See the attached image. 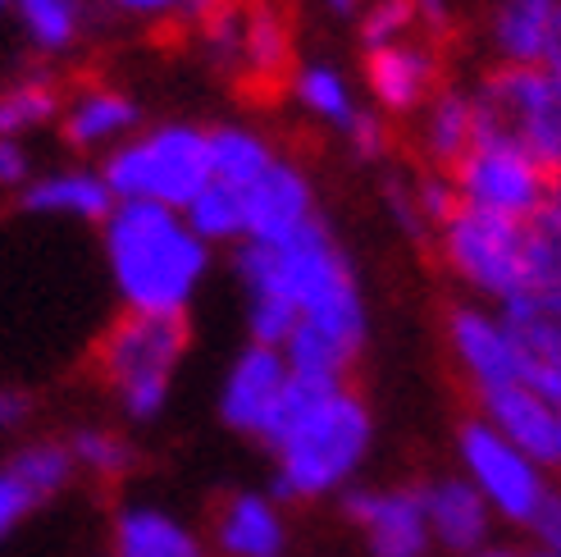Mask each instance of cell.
Instances as JSON below:
<instances>
[{"mask_svg":"<svg viewBox=\"0 0 561 557\" xmlns=\"http://www.w3.org/2000/svg\"><path fill=\"white\" fill-rule=\"evenodd\" d=\"M105 261L128 311L183 316L206 274V242L183 211L119 202L105 219Z\"/></svg>","mask_w":561,"mask_h":557,"instance_id":"6da1fadb","label":"cell"},{"mask_svg":"<svg viewBox=\"0 0 561 557\" xmlns=\"http://www.w3.org/2000/svg\"><path fill=\"white\" fill-rule=\"evenodd\" d=\"M370 443V411L356 388L339 384L333 394L278 439V498H316L343 485Z\"/></svg>","mask_w":561,"mask_h":557,"instance_id":"7a4b0ae2","label":"cell"},{"mask_svg":"<svg viewBox=\"0 0 561 557\" xmlns=\"http://www.w3.org/2000/svg\"><path fill=\"white\" fill-rule=\"evenodd\" d=\"M101 179L115 192V202L183 211L210 183V133L187 124H164L142 137H128V143L110 151Z\"/></svg>","mask_w":561,"mask_h":557,"instance_id":"3957f363","label":"cell"},{"mask_svg":"<svg viewBox=\"0 0 561 557\" xmlns=\"http://www.w3.org/2000/svg\"><path fill=\"white\" fill-rule=\"evenodd\" d=\"M187 348L183 316L124 311L96 343V375L115 388L133 421H151L170 398V375Z\"/></svg>","mask_w":561,"mask_h":557,"instance_id":"277c9868","label":"cell"},{"mask_svg":"<svg viewBox=\"0 0 561 557\" xmlns=\"http://www.w3.org/2000/svg\"><path fill=\"white\" fill-rule=\"evenodd\" d=\"M474 105V137H512L561 183V73L507 65L497 69Z\"/></svg>","mask_w":561,"mask_h":557,"instance_id":"5b68a950","label":"cell"},{"mask_svg":"<svg viewBox=\"0 0 561 557\" xmlns=\"http://www.w3.org/2000/svg\"><path fill=\"white\" fill-rule=\"evenodd\" d=\"M453 187L466 206H480L507 219H529L552 197L543 164L512 137H474L470 151L453 164Z\"/></svg>","mask_w":561,"mask_h":557,"instance_id":"8992f818","label":"cell"},{"mask_svg":"<svg viewBox=\"0 0 561 557\" xmlns=\"http://www.w3.org/2000/svg\"><path fill=\"white\" fill-rule=\"evenodd\" d=\"M443 252L461 278L493 297H525V219L466 206L443 225Z\"/></svg>","mask_w":561,"mask_h":557,"instance_id":"52a82bcc","label":"cell"},{"mask_svg":"<svg viewBox=\"0 0 561 557\" xmlns=\"http://www.w3.org/2000/svg\"><path fill=\"white\" fill-rule=\"evenodd\" d=\"M461 457L470 466V476L480 480V489L512 521H535L539 516L543 498H548V489L539 480V462H529L512 439H502L484 421H470V425H461Z\"/></svg>","mask_w":561,"mask_h":557,"instance_id":"ba28073f","label":"cell"},{"mask_svg":"<svg viewBox=\"0 0 561 557\" xmlns=\"http://www.w3.org/2000/svg\"><path fill=\"white\" fill-rule=\"evenodd\" d=\"M238 88L251 101H278L297 78L293 69V27L274 0H251L242 14V50H238Z\"/></svg>","mask_w":561,"mask_h":557,"instance_id":"9c48e42d","label":"cell"},{"mask_svg":"<svg viewBox=\"0 0 561 557\" xmlns=\"http://www.w3.org/2000/svg\"><path fill=\"white\" fill-rule=\"evenodd\" d=\"M301 225H311V187L293 164L274 160L270 170L242 192V234L251 242H284Z\"/></svg>","mask_w":561,"mask_h":557,"instance_id":"30bf717a","label":"cell"},{"mask_svg":"<svg viewBox=\"0 0 561 557\" xmlns=\"http://www.w3.org/2000/svg\"><path fill=\"white\" fill-rule=\"evenodd\" d=\"M347 516L366 525L375 557H420L430 544L425 493H347Z\"/></svg>","mask_w":561,"mask_h":557,"instance_id":"8fae6325","label":"cell"},{"mask_svg":"<svg viewBox=\"0 0 561 557\" xmlns=\"http://www.w3.org/2000/svg\"><path fill=\"white\" fill-rule=\"evenodd\" d=\"M288 384V356H278V348H247L238 356V366L224 379V421L242 434H265L274 402Z\"/></svg>","mask_w":561,"mask_h":557,"instance_id":"7c38bea8","label":"cell"},{"mask_svg":"<svg viewBox=\"0 0 561 557\" xmlns=\"http://www.w3.org/2000/svg\"><path fill=\"white\" fill-rule=\"evenodd\" d=\"M489 421L502 439H512L516 448L529 462H561V411L552 402H543L535 388L525 384H507V388H493V394H480Z\"/></svg>","mask_w":561,"mask_h":557,"instance_id":"4fadbf2b","label":"cell"},{"mask_svg":"<svg viewBox=\"0 0 561 557\" xmlns=\"http://www.w3.org/2000/svg\"><path fill=\"white\" fill-rule=\"evenodd\" d=\"M447 333H453L457 361L466 366L474 394H493V388L520 384L516 348H512V339H507V329L502 325H489L484 316H474V311H453Z\"/></svg>","mask_w":561,"mask_h":557,"instance_id":"5bb4252c","label":"cell"},{"mask_svg":"<svg viewBox=\"0 0 561 557\" xmlns=\"http://www.w3.org/2000/svg\"><path fill=\"white\" fill-rule=\"evenodd\" d=\"M366 73H370L375 96H379L388 110L407 115V110L425 105L434 78H438V60H434L430 46H407V42H398V46L370 50Z\"/></svg>","mask_w":561,"mask_h":557,"instance_id":"9a60e30c","label":"cell"},{"mask_svg":"<svg viewBox=\"0 0 561 557\" xmlns=\"http://www.w3.org/2000/svg\"><path fill=\"white\" fill-rule=\"evenodd\" d=\"M215 539L229 557H278L284 553V521L256 493H233L219 503Z\"/></svg>","mask_w":561,"mask_h":557,"instance_id":"2e32d148","label":"cell"},{"mask_svg":"<svg viewBox=\"0 0 561 557\" xmlns=\"http://www.w3.org/2000/svg\"><path fill=\"white\" fill-rule=\"evenodd\" d=\"M23 206L37 211V215H69V219H110L115 211V192L105 187L101 174L92 170H60V174H46L33 179V187H23Z\"/></svg>","mask_w":561,"mask_h":557,"instance_id":"e0dca14e","label":"cell"},{"mask_svg":"<svg viewBox=\"0 0 561 557\" xmlns=\"http://www.w3.org/2000/svg\"><path fill=\"white\" fill-rule=\"evenodd\" d=\"M133 124H137V105L115 88H82L65 105V137L82 151L124 143V133Z\"/></svg>","mask_w":561,"mask_h":557,"instance_id":"ac0fdd59","label":"cell"},{"mask_svg":"<svg viewBox=\"0 0 561 557\" xmlns=\"http://www.w3.org/2000/svg\"><path fill=\"white\" fill-rule=\"evenodd\" d=\"M115 553L119 557H206L202 539L170 512L156 508H124L115 521Z\"/></svg>","mask_w":561,"mask_h":557,"instance_id":"d6986e66","label":"cell"},{"mask_svg":"<svg viewBox=\"0 0 561 557\" xmlns=\"http://www.w3.org/2000/svg\"><path fill=\"white\" fill-rule=\"evenodd\" d=\"M430 535H438L453 553H470L484 539V498L461 480H443L425 493Z\"/></svg>","mask_w":561,"mask_h":557,"instance_id":"ffe728a7","label":"cell"},{"mask_svg":"<svg viewBox=\"0 0 561 557\" xmlns=\"http://www.w3.org/2000/svg\"><path fill=\"white\" fill-rule=\"evenodd\" d=\"M552 14L557 0H507L497 10V46L512 65L539 69L548 55V37H552Z\"/></svg>","mask_w":561,"mask_h":557,"instance_id":"44dd1931","label":"cell"},{"mask_svg":"<svg viewBox=\"0 0 561 557\" xmlns=\"http://www.w3.org/2000/svg\"><path fill=\"white\" fill-rule=\"evenodd\" d=\"M55 115H65V96L50 78L33 73V78H19L0 92V137H14L23 143L27 133L46 128Z\"/></svg>","mask_w":561,"mask_h":557,"instance_id":"7402d4cb","label":"cell"},{"mask_svg":"<svg viewBox=\"0 0 561 557\" xmlns=\"http://www.w3.org/2000/svg\"><path fill=\"white\" fill-rule=\"evenodd\" d=\"M270 164H274V151L256 133H247V128H215L210 133V179L215 183L247 192Z\"/></svg>","mask_w":561,"mask_h":557,"instance_id":"603a6c76","label":"cell"},{"mask_svg":"<svg viewBox=\"0 0 561 557\" xmlns=\"http://www.w3.org/2000/svg\"><path fill=\"white\" fill-rule=\"evenodd\" d=\"M525 293H561V206L552 197L525 219Z\"/></svg>","mask_w":561,"mask_h":557,"instance_id":"cb8c5ba5","label":"cell"},{"mask_svg":"<svg viewBox=\"0 0 561 557\" xmlns=\"http://www.w3.org/2000/svg\"><path fill=\"white\" fill-rule=\"evenodd\" d=\"M14 10L33 46L50 55L69 50L82 33V23H88V0H14Z\"/></svg>","mask_w":561,"mask_h":557,"instance_id":"d4e9b609","label":"cell"},{"mask_svg":"<svg viewBox=\"0 0 561 557\" xmlns=\"http://www.w3.org/2000/svg\"><path fill=\"white\" fill-rule=\"evenodd\" d=\"M474 143V105L466 96H438L434 110H430V124H425V151L430 160H438L447 174H453V164L470 151Z\"/></svg>","mask_w":561,"mask_h":557,"instance_id":"484cf974","label":"cell"},{"mask_svg":"<svg viewBox=\"0 0 561 557\" xmlns=\"http://www.w3.org/2000/svg\"><path fill=\"white\" fill-rule=\"evenodd\" d=\"M187 229L202 238V242H224V238H238L242 234V192L224 187V183H206L196 197L183 206Z\"/></svg>","mask_w":561,"mask_h":557,"instance_id":"4316f807","label":"cell"},{"mask_svg":"<svg viewBox=\"0 0 561 557\" xmlns=\"http://www.w3.org/2000/svg\"><path fill=\"white\" fill-rule=\"evenodd\" d=\"M73 453L65 448V443H33V448H23L14 462H10V470H14V480L27 489L42 503V498H50V493H60L65 485H69V476H73Z\"/></svg>","mask_w":561,"mask_h":557,"instance_id":"83f0119b","label":"cell"},{"mask_svg":"<svg viewBox=\"0 0 561 557\" xmlns=\"http://www.w3.org/2000/svg\"><path fill=\"white\" fill-rule=\"evenodd\" d=\"M69 453H73V462L82 470H92V476H101V480H119L137 466L133 443H124L119 434H110V430H78L73 443H69Z\"/></svg>","mask_w":561,"mask_h":557,"instance_id":"f1b7e54d","label":"cell"},{"mask_svg":"<svg viewBox=\"0 0 561 557\" xmlns=\"http://www.w3.org/2000/svg\"><path fill=\"white\" fill-rule=\"evenodd\" d=\"M297 92H301V101L316 110V115H324V120H339V124H347L352 128V101H347V88H343V78L333 73V69H301L297 73Z\"/></svg>","mask_w":561,"mask_h":557,"instance_id":"f546056e","label":"cell"},{"mask_svg":"<svg viewBox=\"0 0 561 557\" xmlns=\"http://www.w3.org/2000/svg\"><path fill=\"white\" fill-rule=\"evenodd\" d=\"M415 0H379L366 19V46L379 50V46H398L411 27H415Z\"/></svg>","mask_w":561,"mask_h":557,"instance_id":"4dcf8cb0","label":"cell"},{"mask_svg":"<svg viewBox=\"0 0 561 557\" xmlns=\"http://www.w3.org/2000/svg\"><path fill=\"white\" fill-rule=\"evenodd\" d=\"M33 503L37 498L14 480V470H0V539H5L27 512H33Z\"/></svg>","mask_w":561,"mask_h":557,"instance_id":"1f68e13d","label":"cell"},{"mask_svg":"<svg viewBox=\"0 0 561 557\" xmlns=\"http://www.w3.org/2000/svg\"><path fill=\"white\" fill-rule=\"evenodd\" d=\"M247 0H179V10H174V19L179 23H187V27H196L202 33L206 23H215L219 14H233V10H242Z\"/></svg>","mask_w":561,"mask_h":557,"instance_id":"d6a6232c","label":"cell"},{"mask_svg":"<svg viewBox=\"0 0 561 557\" xmlns=\"http://www.w3.org/2000/svg\"><path fill=\"white\" fill-rule=\"evenodd\" d=\"M27 174H33V160H27L23 143H14V137H0V187H23Z\"/></svg>","mask_w":561,"mask_h":557,"instance_id":"836d02e7","label":"cell"},{"mask_svg":"<svg viewBox=\"0 0 561 557\" xmlns=\"http://www.w3.org/2000/svg\"><path fill=\"white\" fill-rule=\"evenodd\" d=\"M535 531L548 544V557H561V493H548L535 516Z\"/></svg>","mask_w":561,"mask_h":557,"instance_id":"e575fe53","label":"cell"},{"mask_svg":"<svg viewBox=\"0 0 561 557\" xmlns=\"http://www.w3.org/2000/svg\"><path fill=\"white\" fill-rule=\"evenodd\" d=\"M105 5L128 19H174L179 0H105Z\"/></svg>","mask_w":561,"mask_h":557,"instance_id":"d590c367","label":"cell"},{"mask_svg":"<svg viewBox=\"0 0 561 557\" xmlns=\"http://www.w3.org/2000/svg\"><path fill=\"white\" fill-rule=\"evenodd\" d=\"M352 137H356V151L360 156H375V151H383V124H379V115H356L352 120Z\"/></svg>","mask_w":561,"mask_h":557,"instance_id":"8d00e7d4","label":"cell"},{"mask_svg":"<svg viewBox=\"0 0 561 557\" xmlns=\"http://www.w3.org/2000/svg\"><path fill=\"white\" fill-rule=\"evenodd\" d=\"M27 411H33V402H27L19 388H0V434L19 430V425L27 421Z\"/></svg>","mask_w":561,"mask_h":557,"instance_id":"74e56055","label":"cell"},{"mask_svg":"<svg viewBox=\"0 0 561 557\" xmlns=\"http://www.w3.org/2000/svg\"><path fill=\"white\" fill-rule=\"evenodd\" d=\"M415 14L425 19L434 33H443V27H447V0H415Z\"/></svg>","mask_w":561,"mask_h":557,"instance_id":"f35d334b","label":"cell"},{"mask_svg":"<svg viewBox=\"0 0 561 557\" xmlns=\"http://www.w3.org/2000/svg\"><path fill=\"white\" fill-rule=\"evenodd\" d=\"M543 65L552 73H561V0H557V14H552V37H548V55H543Z\"/></svg>","mask_w":561,"mask_h":557,"instance_id":"ab89813d","label":"cell"},{"mask_svg":"<svg viewBox=\"0 0 561 557\" xmlns=\"http://www.w3.org/2000/svg\"><path fill=\"white\" fill-rule=\"evenodd\" d=\"M329 5H333V10H343V14H347V10L356 5V0H329Z\"/></svg>","mask_w":561,"mask_h":557,"instance_id":"60d3db41","label":"cell"},{"mask_svg":"<svg viewBox=\"0 0 561 557\" xmlns=\"http://www.w3.org/2000/svg\"><path fill=\"white\" fill-rule=\"evenodd\" d=\"M552 202H557V206H561V183H557V187H552Z\"/></svg>","mask_w":561,"mask_h":557,"instance_id":"b9f144b4","label":"cell"},{"mask_svg":"<svg viewBox=\"0 0 561 557\" xmlns=\"http://www.w3.org/2000/svg\"><path fill=\"white\" fill-rule=\"evenodd\" d=\"M0 10H14V0H0Z\"/></svg>","mask_w":561,"mask_h":557,"instance_id":"7bdbcfd3","label":"cell"},{"mask_svg":"<svg viewBox=\"0 0 561 557\" xmlns=\"http://www.w3.org/2000/svg\"><path fill=\"white\" fill-rule=\"evenodd\" d=\"M484 557H507V553H484Z\"/></svg>","mask_w":561,"mask_h":557,"instance_id":"ee69618b","label":"cell"}]
</instances>
